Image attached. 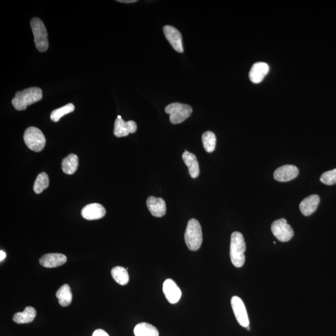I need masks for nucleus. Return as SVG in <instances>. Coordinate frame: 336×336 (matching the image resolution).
Wrapping results in <instances>:
<instances>
[{
	"label": "nucleus",
	"instance_id": "f257e3e1",
	"mask_svg": "<svg viewBox=\"0 0 336 336\" xmlns=\"http://www.w3.org/2000/svg\"><path fill=\"white\" fill-rule=\"evenodd\" d=\"M42 99V91L39 87H30L16 92L12 100V104L19 111L27 109L28 106L38 102Z\"/></svg>",
	"mask_w": 336,
	"mask_h": 336
},
{
	"label": "nucleus",
	"instance_id": "f03ea898",
	"mask_svg": "<svg viewBox=\"0 0 336 336\" xmlns=\"http://www.w3.org/2000/svg\"><path fill=\"white\" fill-rule=\"evenodd\" d=\"M246 250V244L244 236L241 232L232 233L230 238V256L232 263L235 267H243L246 261L244 253Z\"/></svg>",
	"mask_w": 336,
	"mask_h": 336
},
{
	"label": "nucleus",
	"instance_id": "7ed1b4c3",
	"mask_svg": "<svg viewBox=\"0 0 336 336\" xmlns=\"http://www.w3.org/2000/svg\"><path fill=\"white\" fill-rule=\"evenodd\" d=\"M184 241L190 250L196 251L200 249L203 243V232L200 223L196 219H191L188 222Z\"/></svg>",
	"mask_w": 336,
	"mask_h": 336
},
{
	"label": "nucleus",
	"instance_id": "20e7f679",
	"mask_svg": "<svg viewBox=\"0 0 336 336\" xmlns=\"http://www.w3.org/2000/svg\"><path fill=\"white\" fill-rule=\"evenodd\" d=\"M31 27L35 37L36 49L39 52H45L49 47V42L46 28L43 22L39 18H34L31 21Z\"/></svg>",
	"mask_w": 336,
	"mask_h": 336
},
{
	"label": "nucleus",
	"instance_id": "39448f33",
	"mask_svg": "<svg viewBox=\"0 0 336 336\" xmlns=\"http://www.w3.org/2000/svg\"><path fill=\"white\" fill-rule=\"evenodd\" d=\"M165 112L170 115L171 123L176 125L183 123L193 113L192 107L189 105L173 103L165 108Z\"/></svg>",
	"mask_w": 336,
	"mask_h": 336
},
{
	"label": "nucleus",
	"instance_id": "423d86ee",
	"mask_svg": "<svg viewBox=\"0 0 336 336\" xmlns=\"http://www.w3.org/2000/svg\"><path fill=\"white\" fill-rule=\"evenodd\" d=\"M24 141L28 148L35 152H41L45 145V138L43 133L38 128L31 127L26 130Z\"/></svg>",
	"mask_w": 336,
	"mask_h": 336
},
{
	"label": "nucleus",
	"instance_id": "0eeeda50",
	"mask_svg": "<svg viewBox=\"0 0 336 336\" xmlns=\"http://www.w3.org/2000/svg\"><path fill=\"white\" fill-rule=\"evenodd\" d=\"M272 231L278 241L286 243L291 240L294 232L291 226L287 223L286 219H281L273 222L272 224Z\"/></svg>",
	"mask_w": 336,
	"mask_h": 336
},
{
	"label": "nucleus",
	"instance_id": "6e6552de",
	"mask_svg": "<svg viewBox=\"0 0 336 336\" xmlns=\"http://www.w3.org/2000/svg\"><path fill=\"white\" fill-rule=\"evenodd\" d=\"M231 305L236 320L239 324L244 327H249L250 324L249 317L243 301L235 296L231 299Z\"/></svg>",
	"mask_w": 336,
	"mask_h": 336
},
{
	"label": "nucleus",
	"instance_id": "1a4fd4ad",
	"mask_svg": "<svg viewBox=\"0 0 336 336\" xmlns=\"http://www.w3.org/2000/svg\"><path fill=\"white\" fill-rule=\"evenodd\" d=\"M165 37L170 42L174 50L178 53H183V41L181 34L179 31L172 26H165L163 28Z\"/></svg>",
	"mask_w": 336,
	"mask_h": 336
},
{
	"label": "nucleus",
	"instance_id": "9d476101",
	"mask_svg": "<svg viewBox=\"0 0 336 336\" xmlns=\"http://www.w3.org/2000/svg\"><path fill=\"white\" fill-rule=\"evenodd\" d=\"M163 291L167 300L172 304L177 303L180 300L182 292L175 281L172 279L165 280L163 285Z\"/></svg>",
	"mask_w": 336,
	"mask_h": 336
},
{
	"label": "nucleus",
	"instance_id": "9b49d317",
	"mask_svg": "<svg viewBox=\"0 0 336 336\" xmlns=\"http://www.w3.org/2000/svg\"><path fill=\"white\" fill-rule=\"evenodd\" d=\"M299 170L294 165H284L275 170L273 176L275 180L280 182H287L293 180L297 177Z\"/></svg>",
	"mask_w": 336,
	"mask_h": 336
},
{
	"label": "nucleus",
	"instance_id": "f8f14e48",
	"mask_svg": "<svg viewBox=\"0 0 336 336\" xmlns=\"http://www.w3.org/2000/svg\"><path fill=\"white\" fill-rule=\"evenodd\" d=\"M137 130V125L133 121L125 122L123 119L116 118L114 125L113 133L116 137L127 136Z\"/></svg>",
	"mask_w": 336,
	"mask_h": 336
},
{
	"label": "nucleus",
	"instance_id": "ddd939ff",
	"mask_svg": "<svg viewBox=\"0 0 336 336\" xmlns=\"http://www.w3.org/2000/svg\"><path fill=\"white\" fill-rule=\"evenodd\" d=\"M82 217L87 220H98L106 214V210L102 205L93 203L87 205L81 211Z\"/></svg>",
	"mask_w": 336,
	"mask_h": 336
},
{
	"label": "nucleus",
	"instance_id": "4468645a",
	"mask_svg": "<svg viewBox=\"0 0 336 336\" xmlns=\"http://www.w3.org/2000/svg\"><path fill=\"white\" fill-rule=\"evenodd\" d=\"M147 206L151 213L156 218H161L166 214V203L162 198L150 196L147 201Z\"/></svg>",
	"mask_w": 336,
	"mask_h": 336
},
{
	"label": "nucleus",
	"instance_id": "2eb2a0df",
	"mask_svg": "<svg viewBox=\"0 0 336 336\" xmlns=\"http://www.w3.org/2000/svg\"><path fill=\"white\" fill-rule=\"evenodd\" d=\"M66 261V256L61 253H47L40 258L39 263L42 267L51 269L61 266Z\"/></svg>",
	"mask_w": 336,
	"mask_h": 336
},
{
	"label": "nucleus",
	"instance_id": "dca6fc26",
	"mask_svg": "<svg viewBox=\"0 0 336 336\" xmlns=\"http://www.w3.org/2000/svg\"><path fill=\"white\" fill-rule=\"evenodd\" d=\"M269 66L266 62H259L252 65L249 78L253 83H260L269 73Z\"/></svg>",
	"mask_w": 336,
	"mask_h": 336
},
{
	"label": "nucleus",
	"instance_id": "f3484780",
	"mask_svg": "<svg viewBox=\"0 0 336 336\" xmlns=\"http://www.w3.org/2000/svg\"><path fill=\"white\" fill-rule=\"evenodd\" d=\"M320 198L317 195H313L307 197L301 201L300 204L301 212L304 215H311L317 209L320 204Z\"/></svg>",
	"mask_w": 336,
	"mask_h": 336
},
{
	"label": "nucleus",
	"instance_id": "a211bd4d",
	"mask_svg": "<svg viewBox=\"0 0 336 336\" xmlns=\"http://www.w3.org/2000/svg\"><path fill=\"white\" fill-rule=\"evenodd\" d=\"M182 158L188 167L189 175L191 178H198L199 175V166L196 156L194 154L185 150Z\"/></svg>",
	"mask_w": 336,
	"mask_h": 336
},
{
	"label": "nucleus",
	"instance_id": "6ab92c4d",
	"mask_svg": "<svg viewBox=\"0 0 336 336\" xmlns=\"http://www.w3.org/2000/svg\"><path fill=\"white\" fill-rule=\"evenodd\" d=\"M36 316V309L33 307L28 306L24 311L16 313L13 316V320L17 324H27L33 321Z\"/></svg>",
	"mask_w": 336,
	"mask_h": 336
},
{
	"label": "nucleus",
	"instance_id": "aec40b11",
	"mask_svg": "<svg viewBox=\"0 0 336 336\" xmlns=\"http://www.w3.org/2000/svg\"><path fill=\"white\" fill-rule=\"evenodd\" d=\"M79 166L78 156L75 154H70L65 157L62 162V170L67 175H73Z\"/></svg>",
	"mask_w": 336,
	"mask_h": 336
},
{
	"label": "nucleus",
	"instance_id": "412c9836",
	"mask_svg": "<svg viewBox=\"0 0 336 336\" xmlns=\"http://www.w3.org/2000/svg\"><path fill=\"white\" fill-rule=\"evenodd\" d=\"M56 297L58 299L60 305L66 307L70 305L73 301V293L69 285L64 284L56 292Z\"/></svg>",
	"mask_w": 336,
	"mask_h": 336
},
{
	"label": "nucleus",
	"instance_id": "4be33fe9",
	"mask_svg": "<svg viewBox=\"0 0 336 336\" xmlns=\"http://www.w3.org/2000/svg\"><path fill=\"white\" fill-rule=\"evenodd\" d=\"M135 336H159V332L156 327L147 323H139L134 329Z\"/></svg>",
	"mask_w": 336,
	"mask_h": 336
},
{
	"label": "nucleus",
	"instance_id": "5701e85b",
	"mask_svg": "<svg viewBox=\"0 0 336 336\" xmlns=\"http://www.w3.org/2000/svg\"><path fill=\"white\" fill-rule=\"evenodd\" d=\"M112 277L116 283L125 285L129 281V275L127 270L122 267H114L111 272Z\"/></svg>",
	"mask_w": 336,
	"mask_h": 336
},
{
	"label": "nucleus",
	"instance_id": "b1692460",
	"mask_svg": "<svg viewBox=\"0 0 336 336\" xmlns=\"http://www.w3.org/2000/svg\"><path fill=\"white\" fill-rule=\"evenodd\" d=\"M50 184L49 177L46 173H41L37 176L35 184H34L33 189L36 194L42 193L44 190L47 189Z\"/></svg>",
	"mask_w": 336,
	"mask_h": 336
},
{
	"label": "nucleus",
	"instance_id": "393cba45",
	"mask_svg": "<svg viewBox=\"0 0 336 336\" xmlns=\"http://www.w3.org/2000/svg\"><path fill=\"white\" fill-rule=\"evenodd\" d=\"M202 141L204 149L208 153H212L215 150L216 146V136L215 134L210 131L204 132L202 136Z\"/></svg>",
	"mask_w": 336,
	"mask_h": 336
},
{
	"label": "nucleus",
	"instance_id": "a878e982",
	"mask_svg": "<svg viewBox=\"0 0 336 336\" xmlns=\"http://www.w3.org/2000/svg\"><path fill=\"white\" fill-rule=\"evenodd\" d=\"M75 110V105L73 104H68L64 107L53 110L51 114V121L55 122H58L59 119H61L62 116L67 115V114L72 113Z\"/></svg>",
	"mask_w": 336,
	"mask_h": 336
},
{
	"label": "nucleus",
	"instance_id": "bb28decb",
	"mask_svg": "<svg viewBox=\"0 0 336 336\" xmlns=\"http://www.w3.org/2000/svg\"><path fill=\"white\" fill-rule=\"evenodd\" d=\"M320 181L327 185L336 184V168L324 173L321 176Z\"/></svg>",
	"mask_w": 336,
	"mask_h": 336
},
{
	"label": "nucleus",
	"instance_id": "cd10ccee",
	"mask_svg": "<svg viewBox=\"0 0 336 336\" xmlns=\"http://www.w3.org/2000/svg\"><path fill=\"white\" fill-rule=\"evenodd\" d=\"M92 336H110L102 329H97L93 332Z\"/></svg>",
	"mask_w": 336,
	"mask_h": 336
},
{
	"label": "nucleus",
	"instance_id": "c85d7f7f",
	"mask_svg": "<svg viewBox=\"0 0 336 336\" xmlns=\"http://www.w3.org/2000/svg\"><path fill=\"white\" fill-rule=\"evenodd\" d=\"M118 2L124 3V4H132L137 1L136 0H118Z\"/></svg>",
	"mask_w": 336,
	"mask_h": 336
},
{
	"label": "nucleus",
	"instance_id": "c756f323",
	"mask_svg": "<svg viewBox=\"0 0 336 336\" xmlns=\"http://www.w3.org/2000/svg\"><path fill=\"white\" fill-rule=\"evenodd\" d=\"M6 257H7L6 253L4 251H3V250H1V251H0V261H2L3 260H4Z\"/></svg>",
	"mask_w": 336,
	"mask_h": 336
},
{
	"label": "nucleus",
	"instance_id": "7c9ffc66",
	"mask_svg": "<svg viewBox=\"0 0 336 336\" xmlns=\"http://www.w3.org/2000/svg\"><path fill=\"white\" fill-rule=\"evenodd\" d=\"M117 118H118V119H121V118H122V116H121V115H118Z\"/></svg>",
	"mask_w": 336,
	"mask_h": 336
}]
</instances>
